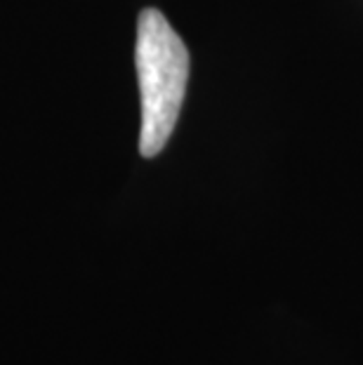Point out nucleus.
Masks as SVG:
<instances>
[{
	"label": "nucleus",
	"instance_id": "1",
	"mask_svg": "<svg viewBox=\"0 0 363 365\" xmlns=\"http://www.w3.org/2000/svg\"><path fill=\"white\" fill-rule=\"evenodd\" d=\"M142 97L140 153L158 156L180 118L189 83V50L158 10H142L135 43Z\"/></svg>",
	"mask_w": 363,
	"mask_h": 365
}]
</instances>
